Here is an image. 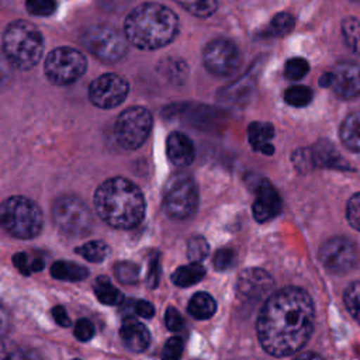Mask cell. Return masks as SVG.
Segmentation results:
<instances>
[{
  "mask_svg": "<svg viewBox=\"0 0 360 360\" xmlns=\"http://www.w3.org/2000/svg\"><path fill=\"white\" fill-rule=\"evenodd\" d=\"M202 63L215 76H231L238 72L242 55L232 41L212 39L202 49Z\"/></svg>",
  "mask_w": 360,
  "mask_h": 360,
  "instance_id": "12",
  "label": "cell"
},
{
  "mask_svg": "<svg viewBox=\"0 0 360 360\" xmlns=\"http://www.w3.org/2000/svg\"><path fill=\"white\" fill-rule=\"evenodd\" d=\"M87 69L84 55L69 46H60L51 51L45 58L44 70L49 82L59 86H68L80 79Z\"/></svg>",
  "mask_w": 360,
  "mask_h": 360,
  "instance_id": "9",
  "label": "cell"
},
{
  "mask_svg": "<svg viewBox=\"0 0 360 360\" xmlns=\"http://www.w3.org/2000/svg\"><path fill=\"white\" fill-rule=\"evenodd\" d=\"M52 315H53V319L56 321L58 325L63 326V328H68L70 325V319L65 311V308L62 305H56L52 308Z\"/></svg>",
  "mask_w": 360,
  "mask_h": 360,
  "instance_id": "46",
  "label": "cell"
},
{
  "mask_svg": "<svg viewBox=\"0 0 360 360\" xmlns=\"http://www.w3.org/2000/svg\"><path fill=\"white\" fill-rule=\"evenodd\" d=\"M284 100L292 107H305L312 100V90L304 84H295L285 90Z\"/></svg>",
  "mask_w": 360,
  "mask_h": 360,
  "instance_id": "30",
  "label": "cell"
},
{
  "mask_svg": "<svg viewBox=\"0 0 360 360\" xmlns=\"http://www.w3.org/2000/svg\"><path fill=\"white\" fill-rule=\"evenodd\" d=\"M274 281L263 269H246L239 274L236 291L239 297L248 301H257L271 292Z\"/></svg>",
  "mask_w": 360,
  "mask_h": 360,
  "instance_id": "15",
  "label": "cell"
},
{
  "mask_svg": "<svg viewBox=\"0 0 360 360\" xmlns=\"http://www.w3.org/2000/svg\"><path fill=\"white\" fill-rule=\"evenodd\" d=\"M120 336L127 349L135 353L143 352L150 342V335L146 326L138 319H135V316L132 315L124 318L120 329Z\"/></svg>",
  "mask_w": 360,
  "mask_h": 360,
  "instance_id": "18",
  "label": "cell"
},
{
  "mask_svg": "<svg viewBox=\"0 0 360 360\" xmlns=\"http://www.w3.org/2000/svg\"><path fill=\"white\" fill-rule=\"evenodd\" d=\"M339 135L347 149L360 153V110L345 118L340 125Z\"/></svg>",
  "mask_w": 360,
  "mask_h": 360,
  "instance_id": "21",
  "label": "cell"
},
{
  "mask_svg": "<svg viewBox=\"0 0 360 360\" xmlns=\"http://www.w3.org/2000/svg\"><path fill=\"white\" fill-rule=\"evenodd\" d=\"M153 118L149 110L141 105L124 110L114 125V135L120 146L128 150L138 149L143 145L150 134Z\"/></svg>",
  "mask_w": 360,
  "mask_h": 360,
  "instance_id": "10",
  "label": "cell"
},
{
  "mask_svg": "<svg viewBox=\"0 0 360 360\" xmlns=\"http://www.w3.org/2000/svg\"><path fill=\"white\" fill-rule=\"evenodd\" d=\"M210 252V246L202 236H194L187 243V257L190 263H200L202 262Z\"/></svg>",
  "mask_w": 360,
  "mask_h": 360,
  "instance_id": "36",
  "label": "cell"
},
{
  "mask_svg": "<svg viewBox=\"0 0 360 360\" xmlns=\"http://www.w3.org/2000/svg\"><path fill=\"white\" fill-rule=\"evenodd\" d=\"M73 333H75L76 339H79L82 342H87L94 336V326L89 319L82 318L76 322Z\"/></svg>",
  "mask_w": 360,
  "mask_h": 360,
  "instance_id": "42",
  "label": "cell"
},
{
  "mask_svg": "<svg viewBox=\"0 0 360 360\" xmlns=\"http://www.w3.org/2000/svg\"><path fill=\"white\" fill-rule=\"evenodd\" d=\"M52 219L59 232L68 238L86 236L93 226V217L89 207L73 195H63L55 200Z\"/></svg>",
  "mask_w": 360,
  "mask_h": 360,
  "instance_id": "7",
  "label": "cell"
},
{
  "mask_svg": "<svg viewBox=\"0 0 360 360\" xmlns=\"http://www.w3.org/2000/svg\"><path fill=\"white\" fill-rule=\"evenodd\" d=\"M166 152L169 160L177 167L190 166L195 156L191 139L180 131H173L169 134L166 141Z\"/></svg>",
  "mask_w": 360,
  "mask_h": 360,
  "instance_id": "17",
  "label": "cell"
},
{
  "mask_svg": "<svg viewBox=\"0 0 360 360\" xmlns=\"http://www.w3.org/2000/svg\"><path fill=\"white\" fill-rule=\"evenodd\" d=\"M25 7L31 15L48 17L55 13L56 1L55 0H27Z\"/></svg>",
  "mask_w": 360,
  "mask_h": 360,
  "instance_id": "37",
  "label": "cell"
},
{
  "mask_svg": "<svg viewBox=\"0 0 360 360\" xmlns=\"http://www.w3.org/2000/svg\"><path fill=\"white\" fill-rule=\"evenodd\" d=\"M93 291L97 300L105 305H118L124 301L122 292L114 287L108 277L98 276L93 283Z\"/></svg>",
  "mask_w": 360,
  "mask_h": 360,
  "instance_id": "23",
  "label": "cell"
},
{
  "mask_svg": "<svg viewBox=\"0 0 360 360\" xmlns=\"http://www.w3.org/2000/svg\"><path fill=\"white\" fill-rule=\"evenodd\" d=\"M124 32L134 46L153 51L170 44L179 32L177 15L159 3L135 7L124 22Z\"/></svg>",
  "mask_w": 360,
  "mask_h": 360,
  "instance_id": "3",
  "label": "cell"
},
{
  "mask_svg": "<svg viewBox=\"0 0 360 360\" xmlns=\"http://www.w3.org/2000/svg\"><path fill=\"white\" fill-rule=\"evenodd\" d=\"M205 276V269L200 263H188L180 266L172 274V281L179 287H190L197 284Z\"/></svg>",
  "mask_w": 360,
  "mask_h": 360,
  "instance_id": "25",
  "label": "cell"
},
{
  "mask_svg": "<svg viewBox=\"0 0 360 360\" xmlns=\"http://www.w3.org/2000/svg\"><path fill=\"white\" fill-rule=\"evenodd\" d=\"M3 51L7 60L14 68L28 70L34 68L44 55V37L30 21H13L4 30Z\"/></svg>",
  "mask_w": 360,
  "mask_h": 360,
  "instance_id": "4",
  "label": "cell"
},
{
  "mask_svg": "<svg viewBox=\"0 0 360 360\" xmlns=\"http://www.w3.org/2000/svg\"><path fill=\"white\" fill-rule=\"evenodd\" d=\"M330 87L343 100L360 97V65L352 60L339 62L330 72Z\"/></svg>",
  "mask_w": 360,
  "mask_h": 360,
  "instance_id": "14",
  "label": "cell"
},
{
  "mask_svg": "<svg viewBox=\"0 0 360 360\" xmlns=\"http://www.w3.org/2000/svg\"><path fill=\"white\" fill-rule=\"evenodd\" d=\"M294 360H323L319 354L316 353H312V352H305V353H301L298 354Z\"/></svg>",
  "mask_w": 360,
  "mask_h": 360,
  "instance_id": "47",
  "label": "cell"
},
{
  "mask_svg": "<svg viewBox=\"0 0 360 360\" xmlns=\"http://www.w3.org/2000/svg\"><path fill=\"white\" fill-rule=\"evenodd\" d=\"M183 340L179 336L170 338L162 350V360H180L183 354Z\"/></svg>",
  "mask_w": 360,
  "mask_h": 360,
  "instance_id": "38",
  "label": "cell"
},
{
  "mask_svg": "<svg viewBox=\"0 0 360 360\" xmlns=\"http://www.w3.org/2000/svg\"><path fill=\"white\" fill-rule=\"evenodd\" d=\"M114 274L122 284H135L139 277V267L132 262H118L114 266Z\"/></svg>",
  "mask_w": 360,
  "mask_h": 360,
  "instance_id": "33",
  "label": "cell"
},
{
  "mask_svg": "<svg viewBox=\"0 0 360 360\" xmlns=\"http://www.w3.org/2000/svg\"><path fill=\"white\" fill-rule=\"evenodd\" d=\"M198 205V187L194 177L186 172L173 173L163 188L162 207L165 214L176 221L190 218Z\"/></svg>",
  "mask_w": 360,
  "mask_h": 360,
  "instance_id": "6",
  "label": "cell"
},
{
  "mask_svg": "<svg viewBox=\"0 0 360 360\" xmlns=\"http://www.w3.org/2000/svg\"><path fill=\"white\" fill-rule=\"evenodd\" d=\"M281 211V198L273 184L262 179L256 187V200L252 207L253 217L257 222H266L277 217Z\"/></svg>",
  "mask_w": 360,
  "mask_h": 360,
  "instance_id": "16",
  "label": "cell"
},
{
  "mask_svg": "<svg viewBox=\"0 0 360 360\" xmlns=\"http://www.w3.org/2000/svg\"><path fill=\"white\" fill-rule=\"evenodd\" d=\"M80 42L86 51L104 62H117L128 51V39L110 25H91L80 35Z\"/></svg>",
  "mask_w": 360,
  "mask_h": 360,
  "instance_id": "8",
  "label": "cell"
},
{
  "mask_svg": "<svg viewBox=\"0 0 360 360\" xmlns=\"http://www.w3.org/2000/svg\"><path fill=\"white\" fill-rule=\"evenodd\" d=\"M346 217L349 224L360 231V193H356L354 195L350 197V200L347 201V207H346Z\"/></svg>",
  "mask_w": 360,
  "mask_h": 360,
  "instance_id": "39",
  "label": "cell"
},
{
  "mask_svg": "<svg viewBox=\"0 0 360 360\" xmlns=\"http://www.w3.org/2000/svg\"><path fill=\"white\" fill-rule=\"evenodd\" d=\"M342 35L346 46L356 55H360V21L354 17H346L342 21Z\"/></svg>",
  "mask_w": 360,
  "mask_h": 360,
  "instance_id": "26",
  "label": "cell"
},
{
  "mask_svg": "<svg viewBox=\"0 0 360 360\" xmlns=\"http://www.w3.org/2000/svg\"><path fill=\"white\" fill-rule=\"evenodd\" d=\"M235 263V252L232 249H219L215 252L214 259H212V264L215 269L218 270H226L229 267H232Z\"/></svg>",
  "mask_w": 360,
  "mask_h": 360,
  "instance_id": "40",
  "label": "cell"
},
{
  "mask_svg": "<svg viewBox=\"0 0 360 360\" xmlns=\"http://www.w3.org/2000/svg\"><path fill=\"white\" fill-rule=\"evenodd\" d=\"M94 208L98 217L117 229H131L145 215V198L139 187L125 177L103 181L94 193Z\"/></svg>",
  "mask_w": 360,
  "mask_h": 360,
  "instance_id": "2",
  "label": "cell"
},
{
  "mask_svg": "<svg viewBox=\"0 0 360 360\" xmlns=\"http://www.w3.org/2000/svg\"><path fill=\"white\" fill-rule=\"evenodd\" d=\"M314 319L315 309L309 294L300 287H284L271 294L259 312V342L271 356H291L309 340Z\"/></svg>",
  "mask_w": 360,
  "mask_h": 360,
  "instance_id": "1",
  "label": "cell"
},
{
  "mask_svg": "<svg viewBox=\"0 0 360 360\" xmlns=\"http://www.w3.org/2000/svg\"><path fill=\"white\" fill-rule=\"evenodd\" d=\"M165 323L166 328L172 332H179L184 328V319L180 312L174 307H169L165 312Z\"/></svg>",
  "mask_w": 360,
  "mask_h": 360,
  "instance_id": "41",
  "label": "cell"
},
{
  "mask_svg": "<svg viewBox=\"0 0 360 360\" xmlns=\"http://www.w3.org/2000/svg\"><path fill=\"white\" fill-rule=\"evenodd\" d=\"M274 136V128L270 122H252L248 128V139L252 148L264 155H271L274 148L271 139Z\"/></svg>",
  "mask_w": 360,
  "mask_h": 360,
  "instance_id": "19",
  "label": "cell"
},
{
  "mask_svg": "<svg viewBox=\"0 0 360 360\" xmlns=\"http://www.w3.org/2000/svg\"><path fill=\"white\" fill-rule=\"evenodd\" d=\"M159 277H160V264H159V255H155L150 262H149V270H148V284L150 288L158 287L159 284Z\"/></svg>",
  "mask_w": 360,
  "mask_h": 360,
  "instance_id": "44",
  "label": "cell"
},
{
  "mask_svg": "<svg viewBox=\"0 0 360 360\" xmlns=\"http://www.w3.org/2000/svg\"><path fill=\"white\" fill-rule=\"evenodd\" d=\"M319 84H321V86H323V87L330 86V72L325 73V75L319 79Z\"/></svg>",
  "mask_w": 360,
  "mask_h": 360,
  "instance_id": "48",
  "label": "cell"
},
{
  "mask_svg": "<svg viewBox=\"0 0 360 360\" xmlns=\"http://www.w3.org/2000/svg\"><path fill=\"white\" fill-rule=\"evenodd\" d=\"M319 259L323 267L333 274L352 271L360 260L356 245L345 236H333L323 242L319 249Z\"/></svg>",
  "mask_w": 360,
  "mask_h": 360,
  "instance_id": "11",
  "label": "cell"
},
{
  "mask_svg": "<svg viewBox=\"0 0 360 360\" xmlns=\"http://www.w3.org/2000/svg\"><path fill=\"white\" fill-rule=\"evenodd\" d=\"M309 72V65L304 58H291L285 62L284 76L291 82L301 80Z\"/></svg>",
  "mask_w": 360,
  "mask_h": 360,
  "instance_id": "35",
  "label": "cell"
},
{
  "mask_svg": "<svg viewBox=\"0 0 360 360\" xmlns=\"http://www.w3.org/2000/svg\"><path fill=\"white\" fill-rule=\"evenodd\" d=\"M51 274L63 281H80L89 276V270L84 266L72 262L58 260L51 266Z\"/></svg>",
  "mask_w": 360,
  "mask_h": 360,
  "instance_id": "24",
  "label": "cell"
},
{
  "mask_svg": "<svg viewBox=\"0 0 360 360\" xmlns=\"http://www.w3.org/2000/svg\"><path fill=\"white\" fill-rule=\"evenodd\" d=\"M128 83L115 73H104L96 77L89 87L90 101L100 108H114L120 105L128 94Z\"/></svg>",
  "mask_w": 360,
  "mask_h": 360,
  "instance_id": "13",
  "label": "cell"
},
{
  "mask_svg": "<svg viewBox=\"0 0 360 360\" xmlns=\"http://www.w3.org/2000/svg\"><path fill=\"white\" fill-rule=\"evenodd\" d=\"M76 253L91 263H100L108 256L110 248L103 240H91V242H87V243L79 246L76 249Z\"/></svg>",
  "mask_w": 360,
  "mask_h": 360,
  "instance_id": "27",
  "label": "cell"
},
{
  "mask_svg": "<svg viewBox=\"0 0 360 360\" xmlns=\"http://www.w3.org/2000/svg\"><path fill=\"white\" fill-rule=\"evenodd\" d=\"M134 314L142 316V318H152L155 314V308L149 301L138 300L134 304Z\"/></svg>",
  "mask_w": 360,
  "mask_h": 360,
  "instance_id": "45",
  "label": "cell"
},
{
  "mask_svg": "<svg viewBox=\"0 0 360 360\" xmlns=\"http://www.w3.org/2000/svg\"><path fill=\"white\" fill-rule=\"evenodd\" d=\"M294 17L288 13H278L273 17L271 22H270V35L273 37H284L288 32L292 31L294 28Z\"/></svg>",
  "mask_w": 360,
  "mask_h": 360,
  "instance_id": "34",
  "label": "cell"
},
{
  "mask_svg": "<svg viewBox=\"0 0 360 360\" xmlns=\"http://www.w3.org/2000/svg\"><path fill=\"white\" fill-rule=\"evenodd\" d=\"M187 311L195 319H208L217 311V302L208 292H195L188 302Z\"/></svg>",
  "mask_w": 360,
  "mask_h": 360,
  "instance_id": "22",
  "label": "cell"
},
{
  "mask_svg": "<svg viewBox=\"0 0 360 360\" xmlns=\"http://www.w3.org/2000/svg\"><path fill=\"white\" fill-rule=\"evenodd\" d=\"M14 266L20 270V273L28 276L35 271H41L45 266V260L41 256L37 255H30V253H15L13 257Z\"/></svg>",
  "mask_w": 360,
  "mask_h": 360,
  "instance_id": "28",
  "label": "cell"
},
{
  "mask_svg": "<svg viewBox=\"0 0 360 360\" xmlns=\"http://www.w3.org/2000/svg\"><path fill=\"white\" fill-rule=\"evenodd\" d=\"M343 301L350 315L360 323V281L350 284L345 290Z\"/></svg>",
  "mask_w": 360,
  "mask_h": 360,
  "instance_id": "31",
  "label": "cell"
},
{
  "mask_svg": "<svg viewBox=\"0 0 360 360\" xmlns=\"http://www.w3.org/2000/svg\"><path fill=\"white\" fill-rule=\"evenodd\" d=\"M73 360H82V359H73Z\"/></svg>",
  "mask_w": 360,
  "mask_h": 360,
  "instance_id": "49",
  "label": "cell"
},
{
  "mask_svg": "<svg viewBox=\"0 0 360 360\" xmlns=\"http://www.w3.org/2000/svg\"><path fill=\"white\" fill-rule=\"evenodd\" d=\"M0 219L4 231L18 239L35 238L42 229V212L30 198L14 195L3 201Z\"/></svg>",
  "mask_w": 360,
  "mask_h": 360,
  "instance_id": "5",
  "label": "cell"
},
{
  "mask_svg": "<svg viewBox=\"0 0 360 360\" xmlns=\"http://www.w3.org/2000/svg\"><path fill=\"white\" fill-rule=\"evenodd\" d=\"M197 17H210L217 10V0H173Z\"/></svg>",
  "mask_w": 360,
  "mask_h": 360,
  "instance_id": "29",
  "label": "cell"
},
{
  "mask_svg": "<svg viewBox=\"0 0 360 360\" xmlns=\"http://www.w3.org/2000/svg\"><path fill=\"white\" fill-rule=\"evenodd\" d=\"M309 155V163L311 167L314 166H322V167H339L343 169V159L335 149L332 143L328 141H321L316 145H314L311 149H308Z\"/></svg>",
  "mask_w": 360,
  "mask_h": 360,
  "instance_id": "20",
  "label": "cell"
},
{
  "mask_svg": "<svg viewBox=\"0 0 360 360\" xmlns=\"http://www.w3.org/2000/svg\"><path fill=\"white\" fill-rule=\"evenodd\" d=\"M162 73L166 75V77L172 82L181 83L187 77V65L183 60L172 59L169 58L166 62L162 63Z\"/></svg>",
  "mask_w": 360,
  "mask_h": 360,
  "instance_id": "32",
  "label": "cell"
},
{
  "mask_svg": "<svg viewBox=\"0 0 360 360\" xmlns=\"http://www.w3.org/2000/svg\"><path fill=\"white\" fill-rule=\"evenodd\" d=\"M1 360H28L25 353L14 343L3 340L1 345Z\"/></svg>",
  "mask_w": 360,
  "mask_h": 360,
  "instance_id": "43",
  "label": "cell"
}]
</instances>
